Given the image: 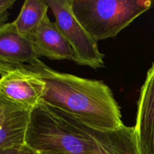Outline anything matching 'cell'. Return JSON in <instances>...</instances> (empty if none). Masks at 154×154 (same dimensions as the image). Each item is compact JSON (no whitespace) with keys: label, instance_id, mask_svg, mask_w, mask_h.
<instances>
[{"label":"cell","instance_id":"obj_13","mask_svg":"<svg viewBox=\"0 0 154 154\" xmlns=\"http://www.w3.org/2000/svg\"><path fill=\"white\" fill-rule=\"evenodd\" d=\"M15 0H0V26L6 23L8 16V11L11 8Z\"/></svg>","mask_w":154,"mask_h":154},{"label":"cell","instance_id":"obj_5","mask_svg":"<svg viewBox=\"0 0 154 154\" xmlns=\"http://www.w3.org/2000/svg\"><path fill=\"white\" fill-rule=\"evenodd\" d=\"M0 97L32 110L42 101L45 81L31 66L0 63Z\"/></svg>","mask_w":154,"mask_h":154},{"label":"cell","instance_id":"obj_1","mask_svg":"<svg viewBox=\"0 0 154 154\" xmlns=\"http://www.w3.org/2000/svg\"><path fill=\"white\" fill-rule=\"evenodd\" d=\"M33 68L46 84L42 102L96 130L123 124L120 106L103 81L58 72L44 63Z\"/></svg>","mask_w":154,"mask_h":154},{"label":"cell","instance_id":"obj_10","mask_svg":"<svg viewBox=\"0 0 154 154\" xmlns=\"http://www.w3.org/2000/svg\"><path fill=\"white\" fill-rule=\"evenodd\" d=\"M85 127L93 139L92 154H142L135 127L123 124L110 131Z\"/></svg>","mask_w":154,"mask_h":154},{"label":"cell","instance_id":"obj_9","mask_svg":"<svg viewBox=\"0 0 154 154\" xmlns=\"http://www.w3.org/2000/svg\"><path fill=\"white\" fill-rule=\"evenodd\" d=\"M39 57L51 60L76 61L72 47L57 26L46 16L38 26L28 36Z\"/></svg>","mask_w":154,"mask_h":154},{"label":"cell","instance_id":"obj_8","mask_svg":"<svg viewBox=\"0 0 154 154\" xmlns=\"http://www.w3.org/2000/svg\"><path fill=\"white\" fill-rule=\"evenodd\" d=\"M30 38L20 34L13 22L0 26V63L6 64L27 63L36 67L43 62L39 60Z\"/></svg>","mask_w":154,"mask_h":154},{"label":"cell","instance_id":"obj_12","mask_svg":"<svg viewBox=\"0 0 154 154\" xmlns=\"http://www.w3.org/2000/svg\"><path fill=\"white\" fill-rule=\"evenodd\" d=\"M0 154H40L26 144L0 150Z\"/></svg>","mask_w":154,"mask_h":154},{"label":"cell","instance_id":"obj_4","mask_svg":"<svg viewBox=\"0 0 154 154\" xmlns=\"http://www.w3.org/2000/svg\"><path fill=\"white\" fill-rule=\"evenodd\" d=\"M56 23L72 47L75 63L94 69L104 67V55L95 40L77 20L72 9V0H48Z\"/></svg>","mask_w":154,"mask_h":154},{"label":"cell","instance_id":"obj_7","mask_svg":"<svg viewBox=\"0 0 154 154\" xmlns=\"http://www.w3.org/2000/svg\"><path fill=\"white\" fill-rule=\"evenodd\" d=\"M31 112L0 97V150L26 144Z\"/></svg>","mask_w":154,"mask_h":154},{"label":"cell","instance_id":"obj_6","mask_svg":"<svg viewBox=\"0 0 154 154\" xmlns=\"http://www.w3.org/2000/svg\"><path fill=\"white\" fill-rule=\"evenodd\" d=\"M135 130L141 153L154 154V63L140 91Z\"/></svg>","mask_w":154,"mask_h":154},{"label":"cell","instance_id":"obj_2","mask_svg":"<svg viewBox=\"0 0 154 154\" xmlns=\"http://www.w3.org/2000/svg\"><path fill=\"white\" fill-rule=\"evenodd\" d=\"M26 144L40 154H92L85 125L41 102L31 112Z\"/></svg>","mask_w":154,"mask_h":154},{"label":"cell","instance_id":"obj_11","mask_svg":"<svg viewBox=\"0 0 154 154\" xmlns=\"http://www.w3.org/2000/svg\"><path fill=\"white\" fill-rule=\"evenodd\" d=\"M48 8L45 0H26L19 15L13 22L18 32L28 37L48 16Z\"/></svg>","mask_w":154,"mask_h":154},{"label":"cell","instance_id":"obj_3","mask_svg":"<svg viewBox=\"0 0 154 154\" xmlns=\"http://www.w3.org/2000/svg\"><path fill=\"white\" fill-rule=\"evenodd\" d=\"M153 3L150 0H72V9L80 23L98 42L115 38Z\"/></svg>","mask_w":154,"mask_h":154}]
</instances>
